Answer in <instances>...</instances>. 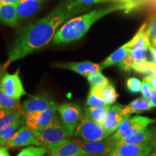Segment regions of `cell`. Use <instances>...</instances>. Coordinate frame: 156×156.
<instances>
[{
	"instance_id": "obj_10",
	"label": "cell",
	"mask_w": 156,
	"mask_h": 156,
	"mask_svg": "<svg viewBox=\"0 0 156 156\" xmlns=\"http://www.w3.org/2000/svg\"><path fill=\"white\" fill-rule=\"evenodd\" d=\"M153 150L151 143L130 144L118 142L109 156H149Z\"/></svg>"
},
{
	"instance_id": "obj_11",
	"label": "cell",
	"mask_w": 156,
	"mask_h": 156,
	"mask_svg": "<svg viewBox=\"0 0 156 156\" xmlns=\"http://www.w3.org/2000/svg\"><path fill=\"white\" fill-rule=\"evenodd\" d=\"M28 145L41 146L36 132L27 125L20 126L7 144V147H24Z\"/></svg>"
},
{
	"instance_id": "obj_15",
	"label": "cell",
	"mask_w": 156,
	"mask_h": 156,
	"mask_svg": "<svg viewBox=\"0 0 156 156\" xmlns=\"http://www.w3.org/2000/svg\"><path fill=\"white\" fill-rule=\"evenodd\" d=\"M55 67L69 69L71 71L80 74V75L85 76V77L101 71L100 64L93 63V62L89 61L58 64H56Z\"/></svg>"
},
{
	"instance_id": "obj_39",
	"label": "cell",
	"mask_w": 156,
	"mask_h": 156,
	"mask_svg": "<svg viewBox=\"0 0 156 156\" xmlns=\"http://www.w3.org/2000/svg\"><path fill=\"white\" fill-rule=\"evenodd\" d=\"M0 156H11L7 147H0Z\"/></svg>"
},
{
	"instance_id": "obj_19",
	"label": "cell",
	"mask_w": 156,
	"mask_h": 156,
	"mask_svg": "<svg viewBox=\"0 0 156 156\" xmlns=\"http://www.w3.org/2000/svg\"><path fill=\"white\" fill-rule=\"evenodd\" d=\"M90 91L93 92L101 98H103L110 105L116 102L119 97V94L112 83L101 86L91 87Z\"/></svg>"
},
{
	"instance_id": "obj_1",
	"label": "cell",
	"mask_w": 156,
	"mask_h": 156,
	"mask_svg": "<svg viewBox=\"0 0 156 156\" xmlns=\"http://www.w3.org/2000/svg\"><path fill=\"white\" fill-rule=\"evenodd\" d=\"M87 9L88 7L78 3L76 0H62L46 16L30 23L20 30L9 46L8 60L6 64L9 66L12 62L44 48L51 41L64 23Z\"/></svg>"
},
{
	"instance_id": "obj_21",
	"label": "cell",
	"mask_w": 156,
	"mask_h": 156,
	"mask_svg": "<svg viewBox=\"0 0 156 156\" xmlns=\"http://www.w3.org/2000/svg\"><path fill=\"white\" fill-rule=\"evenodd\" d=\"M153 105L151 101L145 98H137L132 101L127 106H124L123 108V114L129 115L132 114H139L145 111L151 110L153 108Z\"/></svg>"
},
{
	"instance_id": "obj_31",
	"label": "cell",
	"mask_w": 156,
	"mask_h": 156,
	"mask_svg": "<svg viewBox=\"0 0 156 156\" xmlns=\"http://www.w3.org/2000/svg\"><path fill=\"white\" fill-rule=\"evenodd\" d=\"M146 33L151 44L156 46V17L152 19L148 24L147 23Z\"/></svg>"
},
{
	"instance_id": "obj_4",
	"label": "cell",
	"mask_w": 156,
	"mask_h": 156,
	"mask_svg": "<svg viewBox=\"0 0 156 156\" xmlns=\"http://www.w3.org/2000/svg\"><path fill=\"white\" fill-rule=\"evenodd\" d=\"M155 121V119H150L146 116H129L117 129L113 136L119 142L145 129L149 124H153Z\"/></svg>"
},
{
	"instance_id": "obj_12",
	"label": "cell",
	"mask_w": 156,
	"mask_h": 156,
	"mask_svg": "<svg viewBox=\"0 0 156 156\" xmlns=\"http://www.w3.org/2000/svg\"><path fill=\"white\" fill-rule=\"evenodd\" d=\"M124 107V106L123 105L116 103L114 106L111 107L107 114L103 126L110 135L116 132L121 124L130 116L129 115L123 114L122 110Z\"/></svg>"
},
{
	"instance_id": "obj_17",
	"label": "cell",
	"mask_w": 156,
	"mask_h": 156,
	"mask_svg": "<svg viewBox=\"0 0 156 156\" xmlns=\"http://www.w3.org/2000/svg\"><path fill=\"white\" fill-rule=\"evenodd\" d=\"M17 4L18 2L0 4V22L8 26H18Z\"/></svg>"
},
{
	"instance_id": "obj_5",
	"label": "cell",
	"mask_w": 156,
	"mask_h": 156,
	"mask_svg": "<svg viewBox=\"0 0 156 156\" xmlns=\"http://www.w3.org/2000/svg\"><path fill=\"white\" fill-rule=\"evenodd\" d=\"M74 135L87 141H98L106 139L110 134L102 125L90 119L85 115L77 124Z\"/></svg>"
},
{
	"instance_id": "obj_34",
	"label": "cell",
	"mask_w": 156,
	"mask_h": 156,
	"mask_svg": "<svg viewBox=\"0 0 156 156\" xmlns=\"http://www.w3.org/2000/svg\"><path fill=\"white\" fill-rule=\"evenodd\" d=\"M134 63H135V62H134L133 58L132 57V56L130 55L129 53L128 55L118 64L119 67H120V69L123 70V71L129 72L132 69V66H133V64Z\"/></svg>"
},
{
	"instance_id": "obj_40",
	"label": "cell",
	"mask_w": 156,
	"mask_h": 156,
	"mask_svg": "<svg viewBox=\"0 0 156 156\" xmlns=\"http://www.w3.org/2000/svg\"><path fill=\"white\" fill-rule=\"evenodd\" d=\"M153 137H152L151 144L154 149H156V128H153Z\"/></svg>"
},
{
	"instance_id": "obj_26",
	"label": "cell",
	"mask_w": 156,
	"mask_h": 156,
	"mask_svg": "<svg viewBox=\"0 0 156 156\" xmlns=\"http://www.w3.org/2000/svg\"><path fill=\"white\" fill-rule=\"evenodd\" d=\"M0 108L17 109L23 112L20 100L9 96L1 90H0Z\"/></svg>"
},
{
	"instance_id": "obj_23",
	"label": "cell",
	"mask_w": 156,
	"mask_h": 156,
	"mask_svg": "<svg viewBox=\"0 0 156 156\" xmlns=\"http://www.w3.org/2000/svg\"><path fill=\"white\" fill-rule=\"evenodd\" d=\"M153 137V129L146 128L137 133L133 134L129 137L122 140L119 142L130 144H147L151 143Z\"/></svg>"
},
{
	"instance_id": "obj_38",
	"label": "cell",
	"mask_w": 156,
	"mask_h": 156,
	"mask_svg": "<svg viewBox=\"0 0 156 156\" xmlns=\"http://www.w3.org/2000/svg\"><path fill=\"white\" fill-rule=\"evenodd\" d=\"M151 102L153 107H156V89L152 88Z\"/></svg>"
},
{
	"instance_id": "obj_8",
	"label": "cell",
	"mask_w": 156,
	"mask_h": 156,
	"mask_svg": "<svg viewBox=\"0 0 156 156\" xmlns=\"http://www.w3.org/2000/svg\"><path fill=\"white\" fill-rule=\"evenodd\" d=\"M58 112L62 124L74 135L77 124L83 117L80 107L74 103H65L58 107Z\"/></svg>"
},
{
	"instance_id": "obj_27",
	"label": "cell",
	"mask_w": 156,
	"mask_h": 156,
	"mask_svg": "<svg viewBox=\"0 0 156 156\" xmlns=\"http://www.w3.org/2000/svg\"><path fill=\"white\" fill-rule=\"evenodd\" d=\"M78 3L81 5L90 7L96 4L104 3V2H114L116 4L118 3H134V2H139L145 5L147 2H150V0H76Z\"/></svg>"
},
{
	"instance_id": "obj_24",
	"label": "cell",
	"mask_w": 156,
	"mask_h": 156,
	"mask_svg": "<svg viewBox=\"0 0 156 156\" xmlns=\"http://www.w3.org/2000/svg\"><path fill=\"white\" fill-rule=\"evenodd\" d=\"M23 123H24V119H22L17 121L13 124H10L7 127L0 129V146L7 145V144L12 139L17 129L22 126Z\"/></svg>"
},
{
	"instance_id": "obj_6",
	"label": "cell",
	"mask_w": 156,
	"mask_h": 156,
	"mask_svg": "<svg viewBox=\"0 0 156 156\" xmlns=\"http://www.w3.org/2000/svg\"><path fill=\"white\" fill-rule=\"evenodd\" d=\"M75 140L85 153L90 156H109L118 144L113 135L98 141H87L83 139Z\"/></svg>"
},
{
	"instance_id": "obj_41",
	"label": "cell",
	"mask_w": 156,
	"mask_h": 156,
	"mask_svg": "<svg viewBox=\"0 0 156 156\" xmlns=\"http://www.w3.org/2000/svg\"><path fill=\"white\" fill-rule=\"evenodd\" d=\"M20 0H0V4H9L19 2Z\"/></svg>"
},
{
	"instance_id": "obj_7",
	"label": "cell",
	"mask_w": 156,
	"mask_h": 156,
	"mask_svg": "<svg viewBox=\"0 0 156 156\" xmlns=\"http://www.w3.org/2000/svg\"><path fill=\"white\" fill-rule=\"evenodd\" d=\"M58 105L55 103L46 111L40 112L25 113L23 119L25 125L29 126L37 133H39L48 125L56 115Z\"/></svg>"
},
{
	"instance_id": "obj_37",
	"label": "cell",
	"mask_w": 156,
	"mask_h": 156,
	"mask_svg": "<svg viewBox=\"0 0 156 156\" xmlns=\"http://www.w3.org/2000/svg\"><path fill=\"white\" fill-rule=\"evenodd\" d=\"M148 50H149L150 52H151L152 62H153V63L156 64V46L151 44L150 45L149 48H148Z\"/></svg>"
},
{
	"instance_id": "obj_13",
	"label": "cell",
	"mask_w": 156,
	"mask_h": 156,
	"mask_svg": "<svg viewBox=\"0 0 156 156\" xmlns=\"http://www.w3.org/2000/svg\"><path fill=\"white\" fill-rule=\"evenodd\" d=\"M50 156H82L87 154L75 140H64L49 149Z\"/></svg>"
},
{
	"instance_id": "obj_45",
	"label": "cell",
	"mask_w": 156,
	"mask_h": 156,
	"mask_svg": "<svg viewBox=\"0 0 156 156\" xmlns=\"http://www.w3.org/2000/svg\"><path fill=\"white\" fill-rule=\"evenodd\" d=\"M4 72H5V70H4V71L2 72V73H0V79H1L2 77V75H3V73H4Z\"/></svg>"
},
{
	"instance_id": "obj_36",
	"label": "cell",
	"mask_w": 156,
	"mask_h": 156,
	"mask_svg": "<svg viewBox=\"0 0 156 156\" xmlns=\"http://www.w3.org/2000/svg\"><path fill=\"white\" fill-rule=\"evenodd\" d=\"M149 83V85L154 89H156V73L152 75H148L143 78Z\"/></svg>"
},
{
	"instance_id": "obj_20",
	"label": "cell",
	"mask_w": 156,
	"mask_h": 156,
	"mask_svg": "<svg viewBox=\"0 0 156 156\" xmlns=\"http://www.w3.org/2000/svg\"><path fill=\"white\" fill-rule=\"evenodd\" d=\"M25 113L17 109L0 108V129L23 119Z\"/></svg>"
},
{
	"instance_id": "obj_35",
	"label": "cell",
	"mask_w": 156,
	"mask_h": 156,
	"mask_svg": "<svg viewBox=\"0 0 156 156\" xmlns=\"http://www.w3.org/2000/svg\"><path fill=\"white\" fill-rule=\"evenodd\" d=\"M152 88H153V87L149 85V83L143 79V80L142 82L141 93L142 97H143L144 98L147 99V100H150V99H151L152 94Z\"/></svg>"
},
{
	"instance_id": "obj_3",
	"label": "cell",
	"mask_w": 156,
	"mask_h": 156,
	"mask_svg": "<svg viewBox=\"0 0 156 156\" xmlns=\"http://www.w3.org/2000/svg\"><path fill=\"white\" fill-rule=\"evenodd\" d=\"M38 139L41 146L51 149L57 144L73 136L62 124L57 116H54L49 124L41 132L37 133Z\"/></svg>"
},
{
	"instance_id": "obj_18",
	"label": "cell",
	"mask_w": 156,
	"mask_h": 156,
	"mask_svg": "<svg viewBox=\"0 0 156 156\" xmlns=\"http://www.w3.org/2000/svg\"><path fill=\"white\" fill-rule=\"evenodd\" d=\"M132 46V41L131 39L129 41L126 43L125 44H124L122 46H121L120 48H119L118 49L115 51L114 52H113L110 56H108V57L100 64L101 70L103 69H105V68L106 67H110V66L114 65V64H119L120 62H122L130 52Z\"/></svg>"
},
{
	"instance_id": "obj_14",
	"label": "cell",
	"mask_w": 156,
	"mask_h": 156,
	"mask_svg": "<svg viewBox=\"0 0 156 156\" xmlns=\"http://www.w3.org/2000/svg\"><path fill=\"white\" fill-rule=\"evenodd\" d=\"M55 103V101L49 98L47 95L39 94L36 96L29 98L24 101L21 105V108L25 114L31 112H40L46 111Z\"/></svg>"
},
{
	"instance_id": "obj_25",
	"label": "cell",
	"mask_w": 156,
	"mask_h": 156,
	"mask_svg": "<svg viewBox=\"0 0 156 156\" xmlns=\"http://www.w3.org/2000/svg\"><path fill=\"white\" fill-rule=\"evenodd\" d=\"M132 69L140 74L152 75L156 73V64L153 62H149L147 59L135 62L132 66Z\"/></svg>"
},
{
	"instance_id": "obj_46",
	"label": "cell",
	"mask_w": 156,
	"mask_h": 156,
	"mask_svg": "<svg viewBox=\"0 0 156 156\" xmlns=\"http://www.w3.org/2000/svg\"><path fill=\"white\" fill-rule=\"evenodd\" d=\"M82 156H90V155H82Z\"/></svg>"
},
{
	"instance_id": "obj_16",
	"label": "cell",
	"mask_w": 156,
	"mask_h": 156,
	"mask_svg": "<svg viewBox=\"0 0 156 156\" xmlns=\"http://www.w3.org/2000/svg\"><path fill=\"white\" fill-rule=\"evenodd\" d=\"M45 0H20L17 4L19 23L34 16Z\"/></svg>"
},
{
	"instance_id": "obj_22",
	"label": "cell",
	"mask_w": 156,
	"mask_h": 156,
	"mask_svg": "<svg viewBox=\"0 0 156 156\" xmlns=\"http://www.w3.org/2000/svg\"><path fill=\"white\" fill-rule=\"evenodd\" d=\"M110 108V105L103 107H87L85 112L90 119L103 126Z\"/></svg>"
},
{
	"instance_id": "obj_32",
	"label": "cell",
	"mask_w": 156,
	"mask_h": 156,
	"mask_svg": "<svg viewBox=\"0 0 156 156\" xmlns=\"http://www.w3.org/2000/svg\"><path fill=\"white\" fill-rule=\"evenodd\" d=\"M148 50V47L142 48H131L129 54L133 58L134 62H138L142 60L146 59L145 56Z\"/></svg>"
},
{
	"instance_id": "obj_33",
	"label": "cell",
	"mask_w": 156,
	"mask_h": 156,
	"mask_svg": "<svg viewBox=\"0 0 156 156\" xmlns=\"http://www.w3.org/2000/svg\"><path fill=\"white\" fill-rule=\"evenodd\" d=\"M126 86L131 93H137L141 91L142 82L136 77H130L126 81Z\"/></svg>"
},
{
	"instance_id": "obj_29",
	"label": "cell",
	"mask_w": 156,
	"mask_h": 156,
	"mask_svg": "<svg viewBox=\"0 0 156 156\" xmlns=\"http://www.w3.org/2000/svg\"><path fill=\"white\" fill-rule=\"evenodd\" d=\"M87 79L91 87L101 86V85H105L110 83L108 78L105 77L101 72L88 75L87 77Z\"/></svg>"
},
{
	"instance_id": "obj_42",
	"label": "cell",
	"mask_w": 156,
	"mask_h": 156,
	"mask_svg": "<svg viewBox=\"0 0 156 156\" xmlns=\"http://www.w3.org/2000/svg\"><path fill=\"white\" fill-rule=\"evenodd\" d=\"M7 67H8V65H7V64H6V63H5V65H4L3 68H2V66H1V64H0V73H2V72L4 71V70H5V69H6V68H7Z\"/></svg>"
},
{
	"instance_id": "obj_28",
	"label": "cell",
	"mask_w": 156,
	"mask_h": 156,
	"mask_svg": "<svg viewBox=\"0 0 156 156\" xmlns=\"http://www.w3.org/2000/svg\"><path fill=\"white\" fill-rule=\"evenodd\" d=\"M47 149L44 146H29L21 151L17 156H44Z\"/></svg>"
},
{
	"instance_id": "obj_43",
	"label": "cell",
	"mask_w": 156,
	"mask_h": 156,
	"mask_svg": "<svg viewBox=\"0 0 156 156\" xmlns=\"http://www.w3.org/2000/svg\"><path fill=\"white\" fill-rule=\"evenodd\" d=\"M149 156H156V149H154Z\"/></svg>"
},
{
	"instance_id": "obj_44",
	"label": "cell",
	"mask_w": 156,
	"mask_h": 156,
	"mask_svg": "<svg viewBox=\"0 0 156 156\" xmlns=\"http://www.w3.org/2000/svg\"><path fill=\"white\" fill-rule=\"evenodd\" d=\"M150 2H151L153 4L154 6H155L156 8V0H150Z\"/></svg>"
},
{
	"instance_id": "obj_9",
	"label": "cell",
	"mask_w": 156,
	"mask_h": 156,
	"mask_svg": "<svg viewBox=\"0 0 156 156\" xmlns=\"http://www.w3.org/2000/svg\"><path fill=\"white\" fill-rule=\"evenodd\" d=\"M0 90L13 98L20 99L26 95L19 75V69L14 74L6 73L0 79Z\"/></svg>"
},
{
	"instance_id": "obj_2",
	"label": "cell",
	"mask_w": 156,
	"mask_h": 156,
	"mask_svg": "<svg viewBox=\"0 0 156 156\" xmlns=\"http://www.w3.org/2000/svg\"><path fill=\"white\" fill-rule=\"evenodd\" d=\"M142 5H144L143 4L139 2L118 3L73 17L60 27L52 39V43L56 45H61L76 41L83 38L95 22L106 15L117 11L129 12Z\"/></svg>"
},
{
	"instance_id": "obj_30",
	"label": "cell",
	"mask_w": 156,
	"mask_h": 156,
	"mask_svg": "<svg viewBox=\"0 0 156 156\" xmlns=\"http://www.w3.org/2000/svg\"><path fill=\"white\" fill-rule=\"evenodd\" d=\"M86 105L88 107H103L108 106L110 104L105 100H103V98H101L93 92L90 91L87 98Z\"/></svg>"
}]
</instances>
